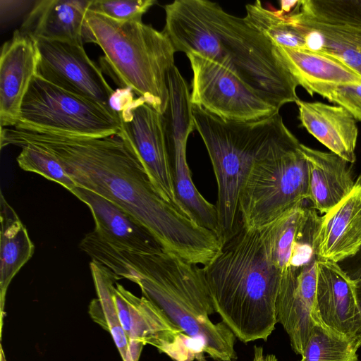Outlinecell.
Here are the masks:
<instances>
[{"label": "cell", "instance_id": "1", "mask_svg": "<svg viewBox=\"0 0 361 361\" xmlns=\"http://www.w3.org/2000/svg\"><path fill=\"white\" fill-rule=\"evenodd\" d=\"M27 144L58 159L77 186L104 197L133 216L165 250L202 266L220 250V238L158 191L137 157L118 135L86 137L15 127L1 130L2 148Z\"/></svg>", "mask_w": 361, "mask_h": 361}, {"label": "cell", "instance_id": "2", "mask_svg": "<svg viewBox=\"0 0 361 361\" xmlns=\"http://www.w3.org/2000/svg\"><path fill=\"white\" fill-rule=\"evenodd\" d=\"M164 9L163 31L176 51L196 53L222 66L279 111L300 99L298 85L278 59L276 46L245 18L208 0H176Z\"/></svg>", "mask_w": 361, "mask_h": 361}, {"label": "cell", "instance_id": "3", "mask_svg": "<svg viewBox=\"0 0 361 361\" xmlns=\"http://www.w3.org/2000/svg\"><path fill=\"white\" fill-rule=\"evenodd\" d=\"M79 247L119 278L135 283L142 295L157 305L188 336L202 341L204 353L216 361H236L235 336L216 312L202 268L162 250L137 253L118 249L94 231L85 235Z\"/></svg>", "mask_w": 361, "mask_h": 361}, {"label": "cell", "instance_id": "4", "mask_svg": "<svg viewBox=\"0 0 361 361\" xmlns=\"http://www.w3.org/2000/svg\"><path fill=\"white\" fill-rule=\"evenodd\" d=\"M217 312L243 343L267 341L277 322L281 274L272 264L259 228L241 224L202 268Z\"/></svg>", "mask_w": 361, "mask_h": 361}, {"label": "cell", "instance_id": "5", "mask_svg": "<svg viewBox=\"0 0 361 361\" xmlns=\"http://www.w3.org/2000/svg\"><path fill=\"white\" fill-rule=\"evenodd\" d=\"M83 42L97 44L103 63L122 87L163 114L168 106V73L174 47L164 31L142 21L120 22L88 10Z\"/></svg>", "mask_w": 361, "mask_h": 361}, {"label": "cell", "instance_id": "6", "mask_svg": "<svg viewBox=\"0 0 361 361\" xmlns=\"http://www.w3.org/2000/svg\"><path fill=\"white\" fill-rule=\"evenodd\" d=\"M195 129L208 152L217 183L215 204L223 243L242 224L240 195L255 159L288 129L279 112L255 121L220 118L192 105Z\"/></svg>", "mask_w": 361, "mask_h": 361}, {"label": "cell", "instance_id": "7", "mask_svg": "<svg viewBox=\"0 0 361 361\" xmlns=\"http://www.w3.org/2000/svg\"><path fill=\"white\" fill-rule=\"evenodd\" d=\"M308 198V166L301 143L288 130L254 161L242 188V224L260 228Z\"/></svg>", "mask_w": 361, "mask_h": 361}, {"label": "cell", "instance_id": "8", "mask_svg": "<svg viewBox=\"0 0 361 361\" xmlns=\"http://www.w3.org/2000/svg\"><path fill=\"white\" fill-rule=\"evenodd\" d=\"M15 128L86 137L117 135L119 111L75 94L42 78H32Z\"/></svg>", "mask_w": 361, "mask_h": 361}, {"label": "cell", "instance_id": "9", "mask_svg": "<svg viewBox=\"0 0 361 361\" xmlns=\"http://www.w3.org/2000/svg\"><path fill=\"white\" fill-rule=\"evenodd\" d=\"M186 56L192 71V105L238 122L255 121L279 112L222 66L196 53Z\"/></svg>", "mask_w": 361, "mask_h": 361}, {"label": "cell", "instance_id": "10", "mask_svg": "<svg viewBox=\"0 0 361 361\" xmlns=\"http://www.w3.org/2000/svg\"><path fill=\"white\" fill-rule=\"evenodd\" d=\"M33 41L37 53V75L75 94L114 108L116 92L88 57L82 43Z\"/></svg>", "mask_w": 361, "mask_h": 361}, {"label": "cell", "instance_id": "11", "mask_svg": "<svg viewBox=\"0 0 361 361\" xmlns=\"http://www.w3.org/2000/svg\"><path fill=\"white\" fill-rule=\"evenodd\" d=\"M120 104L117 134L137 157L158 191L178 204L170 173L162 114L142 98H124Z\"/></svg>", "mask_w": 361, "mask_h": 361}, {"label": "cell", "instance_id": "12", "mask_svg": "<svg viewBox=\"0 0 361 361\" xmlns=\"http://www.w3.org/2000/svg\"><path fill=\"white\" fill-rule=\"evenodd\" d=\"M317 257L300 270L283 276L276 298L277 322L288 335L293 351L300 355L312 329L326 327L317 309Z\"/></svg>", "mask_w": 361, "mask_h": 361}, {"label": "cell", "instance_id": "13", "mask_svg": "<svg viewBox=\"0 0 361 361\" xmlns=\"http://www.w3.org/2000/svg\"><path fill=\"white\" fill-rule=\"evenodd\" d=\"M317 309L326 327L357 343L361 314L355 281L338 263L317 259Z\"/></svg>", "mask_w": 361, "mask_h": 361}, {"label": "cell", "instance_id": "14", "mask_svg": "<svg viewBox=\"0 0 361 361\" xmlns=\"http://www.w3.org/2000/svg\"><path fill=\"white\" fill-rule=\"evenodd\" d=\"M35 42L17 30L1 48L0 57V124L12 128L18 121L23 99L37 74Z\"/></svg>", "mask_w": 361, "mask_h": 361}, {"label": "cell", "instance_id": "15", "mask_svg": "<svg viewBox=\"0 0 361 361\" xmlns=\"http://www.w3.org/2000/svg\"><path fill=\"white\" fill-rule=\"evenodd\" d=\"M317 259L336 263L353 257L361 249V175L351 192L319 217L314 236Z\"/></svg>", "mask_w": 361, "mask_h": 361}, {"label": "cell", "instance_id": "16", "mask_svg": "<svg viewBox=\"0 0 361 361\" xmlns=\"http://www.w3.org/2000/svg\"><path fill=\"white\" fill-rule=\"evenodd\" d=\"M71 192L90 208L95 224L94 231L105 242L137 253H155L164 250L144 226L118 205L78 186Z\"/></svg>", "mask_w": 361, "mask_h": 361}, {"label": "cell", "instance_id": "17", "mask_svg": "<svg viewBox=\"0 0 361 361\" xmlns=\"http://www.w3.org/2000/svg\"><path fill=\"white\" fill-rule=\"evenodd\" d=\"M91 0H41L35 2L19 29L32 40L83 42Z\"/></svg>", "mask_w": 361, "mask_h": 361}, {"label": "cell", "instance_id": "18", "mask_svg": "<svg viewBox=\"0 0 361 361\" xmlns=\"http://www.w3.org/2000/svg\"><path fill=\"white\" fill-rule=\"evenodd\" d=\"M296 104L302 126L331 152L353 164L358 135L354 117L340 106L300 99Z\"/></svg>", "mask_w": 361, "mask_h": 361}, {"label": "cell", "instance_id": "19", "mask_svg": "<svg viewBox=\"0 0 361 361\" xmlns=\"http://www.w3.org/2000/svg\"><path fill=\"white\" fill-rule=\"evenodd\" d=\"M308 166V198L312 208L326 214L353 190L354 180L348 162L333 152L301 144Z\"/></svg>", "mask_w": 361, "mask_h": 361}, {"label": "cell", "instance_id": "20", "mask_svg": "<svg viewBox=\"0 0 361 361\" xmlns=\"http://www.w3.org/2000/svg\"><path fill=\"white\" fill-rule=\"evenodd\" d=\"M276 56L298 85L308 92L319 85L360 84L361 76L336 58L310 49L276 47Z\"/></svg>", "mask_w": 361, "mask_h": 361}, {"label": "cell", "instance_id": "21", "mask_svg": "<svg viewBox=\"0 0 361 361\" xmlns=\"http://www.w3.org/2000/svg\"><path fill=\"white\" fill-rule=\"evenodd\" d=\"M286 15L305 31L307 49L331 56L361 76V27L313 22L293 9Z\"/></svg>", "mask_w": 361, "mask_h": 361}, {"label": "cell", "instance_id": "22", "mask_svg": "<svg viewBox=\"0 0 361 361\" xmlns=\"http://www.w3.org/2000/svg\"><path fill=\"white\" fill-rule=\"evenodd\" d=\"M0 296L3 310L7 288L16 274L32 257L35 245L17 213L0 195Z\"/></svg>", "mask_w": 361, "mask_h": 361}, {"label": "cell", "instance_id": "23", "mask_svg": "<svg viewBox=\"0 0 361 361\" xmlns=\"http://www.w3.org/2000/svg\"><path fill=\"white\" fill-rule=\"evenodd\" d=\"M90 267L97 298L90 302L89 314L111 335L123 360L133 361L128 339L117 319L112 297L113 286L121 278L96 261L92 260Z\"/></svg>", "mask_w": 361, "mask_h": 361}, {"label": "cell", "instance_id": "24", "mask_svg": "<svg viewBox=\"0 0 361 361\" xmlns=\"http://www.w3.org/2000/svg\"><path fill=\"white\" fill-rule=\"evenodd\" d=\"M245 8L247 21L275 46L307 49L305 31L286 14L266 8L259 1L247 4Z\"/></svg>", "mask_w": 361, "mask_h": 361}, {"label": "cell", "instance_id": "25", "mask_svg": "<svg viewBox=\"0 0 361 361\" xmlns=\"http://www.w3.org/2000/svg\"><path fill=\"white\" fill-rule=\"evenodd\" d=\"M293 11L313 22L361 27V0L298 1Z\"/></svg>", "mask_w": 361, "mask_h": 361}, {"label": "cell", "instance_id": "26", "mask_svg": "<svg viewBox=\"0 0 361 361\" xmlns=\"http://www.w3.org/2000/svg\"><path fill=\"white\" fill-rule=\"evenodd\" d=\"M360 345L324 326H315L310 334L300 361H357Z\"/></svg>", "mask_w": 361, "mask_h": 361}, {"label": "cell", "instance_id": "27", "mask_svg": "<svg viewBox=\"0 0 361 361\" xmlns=\"http://www.w3.org/2000/svg\"><path fill=\"white\" fill-rule=\"evenodd\" d=\"M20 147L22 150L16 159L20 169L38 173L70 192L77 186L61 164L51 154L29 144Z\"/></svg>", "mask_w": 361, "mask_h": 361}, {"label": "cell", "instance_id": "28", "mask_svg": "<svg viewBox=\"0 0 361 361\" xmlns=\"http://www.w3.org/2000/svg\"><path fill=\"white\" fill-rule=\"evenodd\" d=\"M154 0H91L89 11L120 22L142 21Z\"/></svg>", "mask_w": 361, "mask_h": 361}, {"label": "cell", "instance_id": "29", "mask_svg": "<svg viewBox=\"0 0 361 361\" xmlns=\"http://www.w3.org/2000/svg\"><path fill=\"white\" fill-rule=\"evenodd\" d=\"M308 93L318 94L346 109L355 120L361 121V83L342 85H319Z\"/></svg>", "mask_w": 361, "mask_h": 361}, {"label": "cell", "instance_id": "30", "mask_svg": "<svg viewBox=\"0 0 361 361\" xmlns=\"http://www.w3.org/2000/svg\"><path fill=\"white\" fill-rule=\"evenodd\" d=\"M251 361H278V360L273 354H265L262 347L255 345Z\"/></svg>", "mask_w": 361, "mask_h": 361}, {"label": "cell", "instance_id": "31", "mask_svg": "<svg viewBox=\"0 0 361 361\" xmlns=\"http://www.w3.org/2000/svg\"><path fill=\"white\" fill-rule=\"evenodd\" d=\"M354 281L357 302L361 314V276ZM357 341L361 345V334L357 338Z\"/></svg>", "mask_w": 361, "mask_h": 361}, {"label": "cell", "instance_id": "32", "mask_svg": "<svg viewBox=\"0 0 361 361\" xmlns=\"http://www.w3.org/2000/svg\"><path fill=\"white\" fill-rule=\"evenodd\" d=\"M1 361H6L3 348H1Z\"/></svg>", "mask_w": 361, "mask_h": 361}, {"label": "cell", "instance_id": "33", "mask_svg": "<svg viewBox=\"0 0 361 361\" xmlns=\"http://www.w3.org/2000/svg\"><path fill=\"white\" fill-rule=\"evenodd\" d=\"M360 276H361V271L355 276L354 280L356 279L357 278L360 277Z\"/></svg>", "mask_w": 361, "mask_h": 361}]
</instances>
